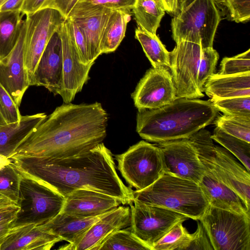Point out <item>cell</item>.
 Here are the masks:
<instances>
[{
  "label": "cell",
  "instance_id": "7dc6e473",
  "mask_svg": "<svg viewBox=\"0 0 250 250\" xmlns=\"http://www.w3.org/2000/svg\"><path fill=\"white\" fill-rule=\"evenodd\" d=\"M167 13L174 16L177 11L179 0H155Z\"/></svg>",
  "mask_w": 250,
  "mask_h": 250
},
{
  "label": "cell",
  "instance_id": "816d5d0a",
  "mask_svg": "<svg viewBox=\"0 0 250 250\" xmlns=\"http://www.w3.org/2000/svg\"><path fill=\"white\" fill-rule=\"evenodd\" d=\"M7 124L0 115V129L3 127Z\"/></svg>",
  "mask_w": 250,
  "mask_h": 250
},
{
  "label": "cell",
  "instance_id": "7a4b0ae2",
  "mask_svg": "<svg viewBox=\"0 0 250 250\" xmlns=\"http://www.w3.org/2000/svg\"><path fill=\"white\" fill-rule=\"evenodd\" d=\"M108 119L100 103H64L33 129L11 157L64 158L85 153L104 140Z\"/></svg>",
  "mask_w": 250,
  "mask_h": 250
},
{
  "label": "cell",
  "instance_id": "f546056e",
  "mask_svg": "<svg viewBox=\"0 0 250 250\" xmlns=\"http://www.w3.org/2000/svg\"><path fill=\"white\" fill-rule=\"evenodd\" d=\"M211 137L230 152L250 172V143L229 135L217 126Z\"/></svg>",
  "mask_w": 250,
  "mask_h": 250
},
{
  "label": "cell",
  "instance_id": "4fadbf2b",
  "mask_svg": "<svg viewBox=\"0 0 250 250\" xmlns=\"http://www.w3.org/2000/svg\"><path fill=\"white\" fill-rule=\"evenodd\" d=\"M164 174H168L199 184L206 169L196 148L188 139L158 143Z\"/></svg>",
  "mask_w": 250,
  "mask_h": 250
},
{
  "label": "cell",
  "instance_id": "9c48e42d",
  "mask_svg": "<svg viewBox=\"0 0 250 250\" xmlns=\"http://www.w3.org/2000/svg\"><path fill=\"white\" fill-rule=\"evenodd\" d=\"M117 168L130 187L137 190L149 187L164 174L161 153L156 144L141 141L115 155Z\"/></svg>",
  "mask_w": 250,
  "mask_h": 250
},
{
  "label": "cell",
  "instance_id": "7c38bea8",
  "mask_svg": "<svg viewBox=\"0 0 250 250\" xmlns=\"http://www.w3.org/2000/svg\"><path fill=\"white\" fill-rule=\"evenodd\" d=\"M201 51V44L181 41L169 52V69L177 98L191 99L204 97L197 81Z\"/></svg>",
  "mask_w": 250,
  "mask_h": 250
},
{
  "label": "cell",
  "instance_id": "836d02e7",
  "mask_svg": "<svg viewBox=\"0 0 250 250\" xmlns=\"http://www.w3.org/2000/svg\"><path fill=\"white\" fill-rule=\"evenodd\" d=\"M21 175L12 162L0 169V194L17 204Z\"/></svg>",
  "mask_w": 250,
  "mask_h": 250
},
{
  "label": "cell",
  "instance_id": "7402d4cb",
  "mask_svg": "<svg viewBox=\"0 0 250 250\" xmlns=\"http://www.w3.org/2000/svg\"><path fill=\"white\" fill-rule=\"evenodd\" d=\"M107 212L90 217L60 212L49 222L42 225L59 236L62 240L69 243L68 245L59 249L75 250L76 247L89 228Z\"/></svg>",
  "mask_w": 250,
  "mask_h": 250
},
{
  "label": "cell",
  "instance_id": "b9f144b4",
  "mask_svg": "<svg viewBox=\"0 0 250 250\" xmlns=\"http://www.w3.org/2000/svg\"><path fill=\"white\" fill-rule=\"evenodd\" d=\"M192 234V240L187 250H213L207 232L200 222L197 224L196 231Z\"/></svg>",
  "mask_w": 250,
  "mask_h": 250
},
{
  "label": "cell",
  "instance_id": "d6986e66",
  "mask_svg": "<svg viewBox=\"0 0 250 250\" xmlns=\"http://www.w3.org/2000/svg\"><path fill=\"white\" fill-rule=\"evenodd\" d=\"M64 197L61 212L84 217L105 213L117 208L121 204L112 196L85 188L76 189Z\"/></svg>",
  "mask_w": 250,
  "mask_h": 250
},
{
  "label": "cell",
  "instance_id": "8992f818",
  "mask_svg": "<svg viewBox=\"0 0 250 250\" xmlns=\"http://www.w3.org/2000/svg\"><path fill=\"white\" fill-rule=\"evenodd\" d=\"M221 20L214 0H179L171 22L173 39L176 43L186 41L199 43L202 48L213 47Z\"/></svg>",
  "mask_w": 250,
  "mask_h": 250
},
{
  "label": "cell",
  "instance_id": "8fae6325",
  "mask_svg": "<svg viewBox=\"0 0 250 250\" xmlns=\"http://www.w3.org/2000/svg\"><path fill=\"white\" fill-rule=\"evenodd\" d=\"M65 20L58 10L50 8L26 16L24 60L28 79L50 39Z\"/></svg>",
  "mask_w": 250,
  "mask_h": 250
},
{
  "label": "cell",
  "instance_id": "4dcf8cb0",
  "mask_svg": "<svg viewBox=\"0 0 250 250\" xmlns=\"http://www.w3.org/2000/svg\"><path fill=\"white\" fill-rule=\"evenodd\" d=\"M151 250L131 231L130 227L116 230L111 234L97 250Z\"/></svg>",
  "mask_w": 250,
  "mask_h": 250
},
{
  "label": "cell",
  "instance_id": "277c9868",
  "mask_svg": "<svg viewBox=\"0 0 250 250\" xmlns=\"http://www.w3.org/2000/svg\"><path fill=\"white\" fill-rule=\"evenodd\" d=\"M134 199L199 220L210 206L201 187L194 182L164 174L149 187L133 191Z\"/></svg>",
  "mask_w": 250,
  "mask_h": 250
},
{
  "label": "cell",
  "instance_id": "4316f807",
  "mask_svg": "<svg viewBox=\"0 0 250 250\" xmlns=\"http://www.w3.org/2000/svg\"><path fill=\"white\" fill-rule=\"evenodd\" d=\"M21 11H0V62L12 51L24 22Z\"/></svg>",
  "mask_w": 250,
  "mask_h": 250
},
{
  "label": "cell",
  "instance_id": "3957f363",
  "mask_svg": "<svg viewBox=\"0 0 250 250\" xmlns=\"http://www.w3.org/2000/svg\"><path fill=\"white\" fill-rule=\"evenodd\" d=\"M136 131L143 139L161 143L189 139L210 125L218 109L210 100L177 98L154 109H138Z\"/></svg>",
  "mask_w": 250,
  "mask_h": 250
},
{
  "label": "cell",
  "instance_id": "ba28073f",
  "mask_svg": "<svg viewBox=\"0 0 250 250\" xmlns=\"http://www.w3.org/2000/svg\"><path fill=\"white\" fill-rule=\"evenodd\" d=\"M199 221L213 250H250V215L210 205Z\"/></svg>",
  "mask_w": 250,
  "mask_h": 250
},
{
  "label": "cell",
  "instance_id": "603a6c76",
  "mask_svg": "<svg viewBox=\"0 0 250 250\" xmlns=\"http://www.w3.org/2000/svg\"><path fill=\"white\" fill-rule=\"evenodd\" d=\"M198 184L210 206L238 214L250 215V208L243 199L207 171Z\"/></svg>",
  "mask_w": 250,
  "mask_h": 250
},
{
  "label": "cell",
  "instance_id": "ffe728a7",
  "mask_svg": "<svg viewBox=\"0 0 250 250\" xmlns=\"http://www.w3.org/2000/svg\"><path fill=\"white\" fill-rule=\"evenodd\" d=\"M61 241L43 225L27 224L12 227L0 250H49Z\"/></svg>",
  "mask_w": 250,
  "mask_h": 250
},
{
  "label": "cell",
  "instance_id": "2e32d148",
  "mask_svg": "<svg viewBox=\"0 0 250 250\" xmlns=\"http://www.w3.org/2000/svg\"><path fill=\"white\" fill-rule=\"evenodd\" d=\"M59 29L50 39L29 83V85L44 86L54 95L61 96L63 87L62 52Z\"/></svg>",
  "mask_w": 250,
  "mask_h": 250
},
{
  "label": "cell",
  "instance_id": "74e56055",
  "mask_svg": "<svg viewBox=\"0 0 250 250\" xmlns=\"http://www.w3.org/2000/svg\"><path fill=\"white\" fill-rule=\"evenodd\" d=\"M225 6L231 21L246 22L250 20V0H214Z\"/></svg>",
  "mask_w": 250,
  "mask_h": 250
},
{
  "label": "cell",
  "instance_id": "e575fe53",
  "mask_svg": "<svg viewBox=\"0 0 250 250\" xmlns=\"http://www.w3.org/2000/svg\"><path fill=\"white\" fill-rule=\"evenodd\" d=\"M218 111L225 115L250 117V96L211 101Z\"/></svg>",
  "mask_w": 250,
  "mask_h": 250
},
{
  "label": "cell",
  "instance_id": "6da1fadb",
  "mask_svg": "<svg viewBox=\"0 0 250 250\" xmlns=\"http://www.w3.org/2000/svg\"><path fill=\"white\" fill-rule=\"evenodd\" d=\"M23 174L65 197L80 188L110 195L123 205L134 200L133 190L118 176L111 151L102 142L90 151L64 158L18 156L10 158Z\"/></svg>",
  "mask_w": 250,
  "mask_h": 250
},
{
  "label": "cell",
  "instance_id": "ab89813d",
  "mask_svg": "<svg viewBox=\"0 0 250 250\" xmlns=\"http://www.w3.org/2000/svg\"><path fill=\"white\" fill-rule=\"evenodd\" d=\"M66 20L70 35L78 52L81 63L84 65L89 64L86 42L83 33L74 21L69 18Z\"/></svg>",
  "mask_w": 250,
  "mask_h": 250
},
{
  "label": "cell",
  "instance_id": "83f0119b",
  "mask_svg": "<svg viewBox=\"0 0 250 250\" xmlns=\"http://www.w3.org/2000/svg\"><path fill=\"white\" fill-rule=\"evenodd\" d=\"M135 37L140 42L153 67L170 68L169 52L156 34L148 33L138 26L135 30Z\"/></svg>",
  "mask_w": 250,
  "mask_h": 250
},
{
  "label": "cell",
  "instance_id": "5b68a950",
  "mask_svg": "<svg viewBox=\"0 0 250 250\" xmlns=\"http://www.w3.org/2000/svg\"><path fill=\"white\" fill-rule=\"evenodd\" d=\"M188 140L206 171L236 192L250 208V174L225 148L215 146L209 131L201 129Z\"/></svg>",
  "mask_w": 250,
  "mask_h": 250
},
{
  "label": "cell",
  "instance_id": "681fc988",
  "mask_svg": "<svg viewBox=\"0 0 250 250\" xmlns=\"http://www.w3.org/2000/svg\"><path fill=\"white\" fill-rule=\"evenodd\" d=\"M14 205L18 204L0 194V207L9 206Z\"/></svg>",
  "mask_w": 250,
  "mask_h": 250
},
{
  "label": "cell",
  "instance_id": "d4e9b609",
  "mask_svg": "<svg viewBox=\"0 0 250 250\" xmlns=\"http://www.w3.org/2000/svg\"><path fill=\"white\" fill-rule=\"evenodd\" d=\"M47 116L45 113L21 116L20 121L0 129V154L10 158L22 141Z\"/></svg>",
  "mask_w": 250,
  "mask_h": 250
},
{
  "label": "cell",
  "instance_id": "484cf974",
  "mask_svg": "<svg viewBox=\"0 0 250 250\" xmlns=\"http://www.w3.org/2000/svg\"><path fill=\"white\" fill-rule=\"evenodd\" d=\"M131 11L113 10L104 27L100 44L101 54L114 52L125 36Z\"/></svg>",
  "mask_w": 250,
  "mask_h": 250
},
{
  "label": "cell",
  "instance_id": "1f68e13d",
  "mask_svg": "<svg viewBox=\"0 0 250 250\" xmlns=\"http://www.w3.org/2000/svg\"><path fill=\"white\" fill-rule=\"evenodd\" d=\"M183 221L175 224L152 247V250H187L192 238L183 225Z\"/></svg>",
  "mask_w": 250,
  "mask_h": 250
},
{
  "label": "cell",
  "instance_id": "60d3db41",
  "mask_svg": "<svg viewBox=\"0 0 250 250\" xmlns=\"http://www.w3.org/2000/svg\"><path fill=\"white\" fill-rule=\"evenodd\" d=\"M136 0H78L77 2H83L104 7L111 10L131 11Z\"/></svg>",
  "mask_w": 250,
  "mask_h": 250
},
{
  "label": "cell",
  "instance_id": "cb8c5ba5",
  "mask_svg": "<svg viewBox=\"0 0 250 250\" xmlns=\"http://www.w3.org/2000/svg\"><path fill=\"white\" fill-rule=\"evenodd\" d=\"M204 92L210 101L250 96V72L235 75L212 74L206 81Z\"/></svg>",
  "mask_w": 250,
  "mask_h": 250
},
{
  "label": "cell",
  "instance_id": "ac0fdd59",
  "mask_svg": "<svg viewBox=\"0 0 250 250\" xmlns=\"http://www.w3.org/2000/svg\"><path fill=\"white\" fill-rule=\"evenodd\" d=\"M25 23L24 22L14 48L0 62V83L19 107L29 85L24 66V49Z\"/></svg>",
  "mask_w": 250,
  "mask_h": 250
},
{
  "label": "cell",
  "instance_id": "d590c367",
  "mask_svg": "<svg viewBox=\"0 0 250 250\" xmlns=\"http://www.w3.org/2000/svg\"><path fill=\"white\" fill-rule=\"evenodd\" d=\"M219 57L213 47L202 48L197 81L199 90L202 93L206 81L214 73Z\"/></svg>",
  "mask_w": 250,
  "mask_h": 250
},
{
  "label": "cell",
  "instance_id": "9a60e30c",
  "mask_svg": "<svg viewBox=\"0 0 250 250\" xmlns=\"http://www.w3.org/2000/svg\"><path fill=\"white\" fill-rule=\"evenodd\" d=\"M59 32L62 52L63 103H71L89 80V71L94 63L84 65L81 63L79 54L70 35L66 19L61 25Z\"/></svg>",
  "mask_w": 250,
  "mask_h": 250
},
{
  "label": "cell",
  "instance_id": "bcb514c9",
  "mask_svg": "<svg viewBox=\"0 0 250 250\" xmlns=\"http://www.w3.org/2000/svg\"><path fill=\"white\" fill-rule=\"evenodd\" d=\"M24 1V0H4L0 5V11H21Z\"/></svg>",
  "mask_w": 250,
  "mask_h": 250
},
{
  "label": "cell",
  "instance_id": "44dd1931",
  "mask_svg": "<svg viewBox=\"0 0 250 250\" xmlns=\"http://www.w3.org/2000/svg\"><path fill=\"white\" fill-rule=\"evenodd\" d=\"M130 226V208L119 206L106 213L89 228L75 250H97L99 246L113 232Z\"/></svg>",
  "mask_w": 250,
  "mask_h": 250
},
{
  "label": "cell",
  "instance_id": "d6a6232c",
  "mask_svg": "<svg viewBox=\"0 0 250 250\" xmlns=\"http://www.w3.org/2000/svg\"><path fill=\"white\" fill-rule=\"evenodd\" d=\"M214 120V124L226 133L250 143V117L224 114Z\"/></svg>",
  "mask_w": 250,
  "mask_h": 250
},
{
  "label": "cell",
  "instance_id": "f5cc1de1",
  "mask_svg": "<svg viewBox=\"0 0 250 250\" xmlns=\"http://www.w3.org/2000/svg\"><path fill=\"white\" fill-rule=\"evenodd\" d=\"M4 0H0V5Z\"/></svg>",
  "mask_w": 250,
  "mask_h": 250
},
{
  "label": "cell",
  "instance_id": "c3c4849f",
  "mask_svg": "<svg viewBox=\"0 0 250 250\" xmlns=\"http://www.w3.org/2000/svg\"><path fill=\"white\" fill-rule=\"evenodd\" d=\"M13 221L0 223V250L1 246L10 229L13 226Z\"/></svg>",
  "mask_w": 250,
  "mask_h": 250
},
{
  "label": "cell",
  "instance_id": "ee69618b",
  "mask_svg": "<svg viewBox=\"0 0 250 250\" xmlns=\"http://www.w3.org/2000/svg\"><path fill=\"white\" fill-rule=\"evenodd\" d=\"M49 0H24L21 12L26 16L32 14L42 9L44 4Z\"/></svg>",
  "mask_w": 250,
  "mask_h": 250
},
{
  "label": "cell",
  "instance_id": "7bdbcfd3",
  "mask_svg": "<svg viewBox=\"0 0 250 250\" xmlns=\"http://www.w3.org/2000/svg\"><path fill=\"white\" fill-rule=\"evenodd\" d=\"M78 0H49L42 9L50 8L58 10L66 19Z\"/></svg>",
  "mask_w": 250,
  "mask_h": 250
},
{
  "label": "cell",
  "instance_id": "f1b7e54d",
  "mask_svg": "<svg viewBox=\"0 0 250 250\" xmlns=\"http://www.w3.org/2000/svg\"><path fill=\"white\" fill-rule=\"evenodd\" d=\"M138 26L156 35L165 11L155 0H136L132 9Z\"/></svg>",
  "mask_w": 250,
  "mask_h": 250
},
{
  "label": "cell",
  "instance_id": "f6af8a7d",
  "mask_svg": "<svg viewBox=\"0 0 250 250\" xmlns=\"http://www.w3.org/2000/svg\"><path fill=\"white\" fill-rule=\"evenodd\" d=\"M19 208L18 205L0 207V223L13 221Z\"/></svg>",
  "mask_w": 250,
  "mask_h": 250
},
{
  "label": "cell",
  "instance_id": "5bb4252c",
  "mask_svg": "<svg viewBox=\"0 0 250 250\" xmlns=\"http://www.w3.org/2000/svg\"><path fill=\"white\" fill-rule=\"evenodd\" d=\"M169 68L165 67L147 70L131 94L138 109H154L177 98L176 88Z\"/></svg>",
  "mask_w": 250,
  "mask_h": 250
},
{
  "label": "cell",
  "instance_id": "30bf717a",
  "mask_svg": "<svg viewBox=\"0 0 250 250\" xmlns=\"http://www.w3.org/2000/svg\"><path fill=\"white\" fill-rule=\"evenodd\" d=\"M129 205L130 230L151 250L175 224L188 218L170 209L148 205L134 199Z\"/></svg>",
  "mask_w": 250,
  "mask_h": 250
},
{
  "label": "cell",
  "instance_id": "8d00e7d4",
  "mask_svg": "<svg viewBox=\"0 0 250 250\" xmlns=\"http://www.w3.org/2000/svg\"><path fill=\"white\" fill-rule=\"evenodd\" d=\"M250 72V49L232 57H225L220 63V75H235Z\"/></svg>",
  "mask_w": 250,
  "mask_h": 250
},
{
  "label": "cell",
  "instance_id": "f35d334b",
  "mask_svg": "<svg viewBox=\"0 0 250 250\" xmlns=\"http://www.w3.org/2000/svg\"><path fill=\"white\" fill-rule=\"evenodd\" d=\"M0 115L7 124L20 120L19 106L0 83Z\"/></svg>",
  "mask_w": 250,
  "mask_h": 250
},
{
  "label": "cell",
  "instance_id": "52a82bcc",
  "mask_svg": "<svg viewBox=\"0 0 250 250\" xmlns=\"http://www.w3.org/2000/svg\"><path fill=\"white\" fill-rule=\"evenodd\" d=\"M21 174L18 202L20 208L13 226L44 225L61 212L65 197L42 182Z\"/></svg>",
  "mask_w": 250,
  "mask_h": 250
},
{
  "label": "cell",
  "instance_id": "f907efd6",
  "mask_svg": "<svg viewBox=\"0 0 250 250\" xmlns=\"http://www.w3.org/2000/svg\"><path fill=\"white\" fill-rule=\"evenodd\" d=\"M11 163V158L0 154V169Z\"/></svg>",
  "mask_w": 250,
  "mask_h": 250
},
{
  "label": "cell",
  "instance_id": "e0dca14e",
  "mask_svg": "<svg viewBox=\"0 0 250 250\" xmlns=\"http://www.w3.org/2000/svg\"><path fill=\"white\" fill-rule=\"evenodd\" d=\"M113 10L83 2H76L67 18L74 21L85 38L89 63H94L101 54L103 31Z\"/></svg>",
  "mask_w": 250,
  "mask_h": 250
}]
</instances>
